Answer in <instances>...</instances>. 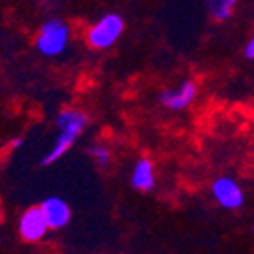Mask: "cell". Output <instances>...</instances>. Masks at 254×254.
Returning <instances> with one entry per match:
<instances>
[{"instance_id": "4fadbf2b", "label": "cell", "mask_w": 254, "mask_h": 254, "mask_svg": "<svg viewBox=\"0 0 254 254\" xmlns=\"http://www.w3.org/2000/svg\"><path fill=\"white\" fill-rule=\"evenodd\" d=\"M253 231H254V226H253Z\"/></svg>"}, {"instance_id": "9c48e42d", "label": "cell", "mask_w": 254, "mask_h": 254, "mask_svg": "<svg viewBox=\"0 0 254 254\" xmlns=\"http://www.w3.org/2000/svg\"><path fill=\"white\" fill-rule=\"evenodd\" d=\"M204 2H206L210 14L215 20H226L231 16L238 0H204Z\"/></svg>"}, {"instance_id": "8992f818", "label": "cell", "mask_w": 254, "mask_h": 254, "mask_svg": "<svg viewBox=\"0 0 254 254\" xmlns=\"http://www.w3.org/2000/svg\"><path fill=\"white\" fill-rule=\"evenodd\" d=\"M195 94H197V85L192 80H187L180 84V87H176V89L162 91L160 102L171 110H182L194 102Z\"/></svg>"}, {"instance_id": "5b68a950", "label": "cell", "mask_w": 254, "mask_h": 254, "mask_svg": "<svg viewBox=\"0 0 254 254\" xmlns=\"http://www.w3.org/2000/svg\"><path fill=\"white\" fill-rule=\"evenodd\" d=\"M212 194L222 208L228 210H235L244 204V192H242L240 185L231 178H219L213 182L212 185Z\"/></svg>"}, {"instance_id": "52a82bcc", "label": "cell", "mask_w": 254, "mask_h": 254, "mask_svg": "<svg viewBox=\"0 0 254 254\" xmlns=\"http://www.w3.org/2000/svg\"><path fill=\"white\" fill-rule=\"evenodd\" d=\"M41 212L50 229H63L71 219V210L68 203L61 197H48L41 203Z\"/></svg>"}, {"instance_id": "7a4b0ae2", "label": "cell", "mask_w": 254, "mask_h": 254, "mask_svg": "<svg viewBox=\"0 0 254 254\" xmlns=\"http://www.w3.org/2000/svg\"><path fill=\"white\" fill-rule=\"evenodd\" d=\"M69 43V29L63 20H48L41 25L36 38V48L47 57L61 55Z\"/></svg>"}, {"instance_id": "6da1fadb", "label": "cell", "mask_w": 254, "mask_h": 254, "mask_svg": "<svg viewBox=\"0 0 254 254\" xmlns=\"http://www.w3.org/2000/svg\"><path fill=\"white\" fill-rule=\"evenodd\" d=\"M87 125V116L80 110L66 109L57 116V128H59V135L55 139L52 149L47 153V157L43 158V165H50L63 158L69 148L75 144V140L80 137Z\"/></svg>"}, {"instance_id": "30bf717a", "label": "cell", "mask_w": 254, "mask_h": 254, "mask_svg": "<svg viewBox=\"0 0 254 254\" xmlns=\"http://www.w3.org/2000/svg\"><path fill=\"white\" fill-rule=\"evenodd\" d=\"M89 153H91V157H93V160L96 162L100 167H105L110 162V151L105 146H93V148L89 149Z\"/></svg>"}, {"instance_id": "ba28073f", "label": "cell", "mask_w": 254, "mask_h": 254, "mask_svg": "<svg viewBox=\"0 0 254 254\" xmlns=\"http://www.w3.org/2000/svg\"><path fill=\"white\" fill-rule=\"evenodd\" d=\"M131 187L140 192H149L155 187V171L148 158H140L131 173Z\"/></svg>"}, {"instance_id": "7c38bea8", "label": "cell", "mask_w": 254, "mask_h": 254, "mask_svg": "<svg viewBox=\"0 0 254 254\" xmlns=\"http://www.w3.org/2000/svg\"><path fill=\"white\" fill-rule=\"evenodd\" d=\"M21 142H23V140H21V139H14L13 142H11V146H13V148H20Z\"/></svg>"}, {"instance_id": "277c9868", "label": "cell", "mask_w": 254, "mask_h": 254, "mask_svg": "<svg viewBox=\"0 0 254 254\" xmlns=\"http://www.w3.org/2000/svg\"><path fill=\"white\" fill-rule=\"evenodd\" d=\"M48 222L43 215L41 208L32 206L29 208L20 219V224H18V231H20V237L25 242L30 244H36V242L43 240L48 233Z\"/></svg>"}, {"instance_id": "3957f363", "label": "cell", "mask_w": 254, "mask_h": 254, "mask_svg": "<svg viewBox=\"0 0 254 254\" xmlns=\"http://www.w3.org/2000/svg\"><path fill=\"white\" fill-rule=\"evenodd\" d=\"M123 30V18L119 16V14H105L87 30V43H89L91 48L105 50V48H110L121 38Z\"/></svg>"}, {"instance_id": "8fae6325", "label": "cell", "mask_w": 254, "mask_h": 254, "mask_svg": "<svg viewBox=\"0 0 254 254\" xmlns=\"http://www.w3.org/2000/svg\"><path fill=\"white\" fill-rule=\"evenodd\" d=\"M246 57H247V59H254V36L251 38V41L247 43V47H246Z\"/></svg>"}]
</instances>
